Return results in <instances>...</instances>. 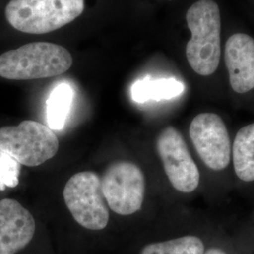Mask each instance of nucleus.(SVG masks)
<instances>
[{"mask_svg": "<svg viewBox=\"0 0 254 254\" xmlns=\"http://www.w3.org/2000/svg\"><path fill=\"white\" fill-rule=\"evenodd\" d=\"M64 198L74 220L82 227L99 231L109 224V209L97 173H75L64 187Z\"/></svg>", "mask_w": 254, "mask_h": 254, "instance_id": "39448f33", "label": "nucleus"}, {"mask_svg": "<svg viewBox=\"0 0 254 254\" xmlns=\"http://www.w3.org/2000/svg\"><path fill=\"white\" fill-rule=\"evenodd\" d=\"M59 146L54 131L38 122L23 121L16 127L0 128V151L27 167H36L51 159Z\"/></svg>", "mask_w": 254, "mask_h": 254, "instance_id": "20e7f679", "label": "nucleus"}, {"mask_svg": "<svg viewBox=\"0 0 254 254\" xmlns=\"http://www.w3.org/2000/svg\"><path fill=\"white\" fill-rule=\"evenodd\" d=\"M186 19L191 31L186 47L188 62L195 73L211 75L217 71L221 55L219 7L213 0H199L189 9Z\"/></svg>", "mask_w": 254, "mask_h": 254, "instance_id": "f257e3e1", "label": "nucleus"}, {"mask_svg": "<svg viewBox=\"0 0 254 254\" xmlns=\"http://www.w3.org/2000/svg\"><path fill=\"white\" fill-rule=\"evenodd\" d=\"M184 91V84L173 78H145L134 83L131 95L136 103H145L150 100H170L181 95Z\"/></svg>", "mask_w": 254, "mask_h": 254, "instance_id": "f8f14e48", "label": "nucleus"}, {"mask_svg": "<svg viewBox=\"0 0 254 254\" xmlns=\"http://www.w3.org/2000/svg\"><path fill=\"white\" fill-rule=\"evenodd\" d=\"M85 0H9L5 15L10 26L28 34H45L73 22Z\"/></svg>", "mask_w": 254, "mask_h": 254, "instance_id": "7ed1b4c3", "label": "nucleus"}, {"mask_svg": "<svg viewBox=\"0 0 254 254\" xmlns=\"http://www.w3.org/2000/svg\"><path fill=\"white\" fill-rule=\"evenodd\" d=\"M203 254H228L226 252L219 248H210L207 251L204 252Z\"/></svg>", "mask_w": 254, "mask_h": 254, "instance_id": "dca6fc26", "label": "nucleus"}, {"mask_svg": "<svg viewBox=\"0 0 254 254\" xmlns=\"http://www.w3.org/2000/svg\"><path fill=\"white\" fill-rule=\"evenodd\" d=\"M20 171L21 164L9 154L0 151V191L18 186Z\"/></svg>", "mask_w": 254, "mask_h": 254, "instance_id": "2eb2a0df", "label": "nucleus"}, {"mask_svg": "<svg viewBox=\"0 0 254 254\" xmlns=\"http://www.w3.org/2000/svg\"><path fill=\"white\" fill-rule=\"evenodd\" d=\"M102 192L109 208L122 216L140 210L145 195V177L136 164L118 161L111 164L101 179Z\"/></svg>", "mask_w": 254, "mask_h": 254, "instance_id": "423d86ee", "label": "nucleus"}, {"mask_svg": "<svg viewBox=\"0 0 254 254\" xmlns=\"http://www.w3.org/2000/svg\"><path fill=\"white\" fill-rule=\"evenodd\" d=\"M35 220L17 200H0V254H15L26 248L35 234Z\"/></svg>", "mask_w": 254, "mask_h": 254, "instance_id": "1a4fd4ad", "label": "nucleus"}, {"mask_svg": "<svg viewBox=\"0 0 254 254\" xmlns=\"http://www.w3.org/2000/svg\"><path fill=\"white\" fill-rule=\"evenodd\" d=\"M156 149L173 188L183 193L197 190L200 185V171L176 128L166 127L160 132L156 139Z\"/></svg>", "mask_w": 254, "mask_h": 254, "instance_id": "0eeeda50", "label": "nucleus"}, {"mask_svg": "<svg viewBox=\"0 0 254 254\" xmlns=\"http://www.w3.org/2000/svg\"><path fill=\"white\" fill-rule=\"evenodd\" d=\"M190 136L201 160L213 171H223L231 162V140L223 120L215 113H200L192 120Z\"/></svg>", "mask_w": 254, "mask_h": 254, "instance_id": "6e6552de", "label": "nucleus"}, {"mask_svg": "<svg viewBox=\"0 0 254 254\" xmlns=\"http://www.w3.org/2000/svg\"><path fill=\"white\" fill-rule=\"evenodd\" d=\"M233 162L240 180L254 181V124L237 132L233 144Z\"/></svg>", "mask_w": 254, "mask_h": 254, "instance_id": "9b49d317", "label": "nucleus"}, {"mask_svg": "<svg viewBox=\"0 0 254 254\" xmlns=\"http://www.w3.org/2000/svg\"><path fill=\"white\" fill-rule=\"evenodd\" d=\"M73 91L67 83H61L51 91L47 100V124L53 131L62 130L65 126L73 102Z\"/></svg>", "mask_w": 254, "mask_h": 254, "instance_id": "ddd939ff", "label": "nucleus"}, {"mask_svg": "<svg viewBox=\"0 0 254 254\" xmlns=\"http://www.w3.org/2000/svg\"><path fill=\"white\" fill-rule=\"evenodd\" d=\"M205 247L200 237L185 236L145 246L140 254H203Z\"/></svg>", "mask_w": 254, "mask_h": 254, "instance_id": "4468645a", "label": "nucleus"}, {"mask_svg": "<svg viewBox=\"0 0 254 254\" xmlns=\"http://www.w3.org/2000/svg\"><path fill=\"white\" fill-rule=\"evenodd\" d=\"M73 64L70 52L51 43H32L0 55V76L31 80L63 74Z\"/></svg>", "mask_w": 254, "mask_h": 254, "instance_id": "f03ea898", "label": "nucleus"}, {"mask_svg": "<svg viewBox=\"0 0 254 254\" xmlns=\"http://www.w3.org/2000/svg\"><path fill=\"white\" fill-rule=\"evenodd\" d=\"M224 58L232 89L237 93L254 90V38L244 33L232 35L226 42Z\"/></svg>", "mask_w": 254, "mask_h": 254, "instance_id": "9d476101", "label": "nucleus"}]
</instances>
